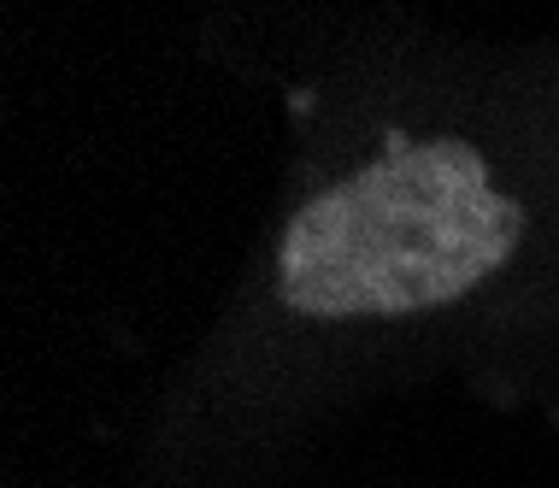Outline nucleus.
Returning <instances> with one entry per match:
<instances>
[{
    "label": "nucleus",
    "mask_w": 559,
    "mask_h": 488,
    "mask_svg": "<svg viewBox=\"0 0 559 488\" xmlns=\"http://www.w3.org/2000/svg\"><path fill=\"white\" fill-rule=\"evenodd\" d=\"M519 236L524 212L465 142H389L289 218L271 288L307 324L425 318L489 283Z\"/></svg>",
    "instance_id": "obj_1"
}]
</instances>
